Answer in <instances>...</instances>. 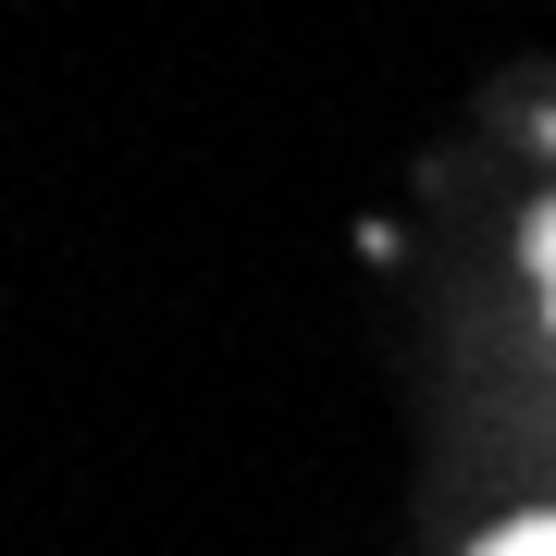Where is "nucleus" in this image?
<instances>
[{
  "label": "nucleus",
  "instance_id": "obj_1",
  "mask_svg": "<svg viewBox=\"0 0 556 556\" xmlns=\"http://www.w3.org/2000/svg\"><path fill=\"white\" fill-rule=\"evenodd\" d=\"M482 556H556V519H507V532L482 544Z\"/></svg>",
  "mask_w": 556,
  "mask_h": 556
},
{
  "label": "nucleus",
  "instance_id": "obj_2",
  "mask_svg": "<svg viewBox=\"0 0 556 556\" xmlns=\"http://www.w3.org/2000/svg\"><path fill=\"white\" fill-rule=\"evenodd\" d=\"M532 273H544V309H556V211H544V236H532Z\"/></svg>",
  "mask_w": 556,
  "mask_h": 556
}]
</instances>
